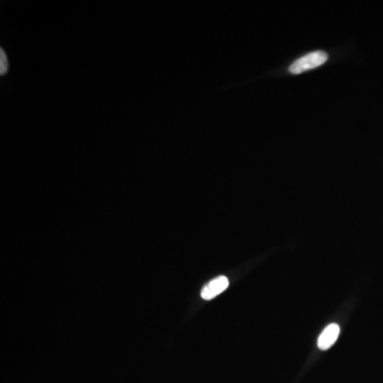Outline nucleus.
Masks as SVG:
<instances>
[{
	"instance_id": "nucleus-1",
	"label": "nucleus",
	"mask_w": 383,
	"mask_h": 383,
	"mask_svg": "<svg viewBox=\"0 0 383 383\" xmlns=\"http://www.w3.org/2000/svg\"><path fill=\"white\" fill-rule=\"evenodd\" d=\"M328 60V55L321 50L310 52L306 56L296 60L293 64L290 67L289 71L292 74H302L304 72L310 71V69H316V67L323 65Z\"/></svg>"
},
{
	"instance_id": "nucleus-2",
	"label": "nucleus",
	"mask_w": 383,
	"mask_h": 383,
	"mask_svg": "<svg viewBox=\"0 0 383 383\" xmlns=\"http://www.w3.org/2000/svg\"><path fill=\"white\" fill-rule=\"evenodd\" d=\"M229 287V280L227 277L219 276L217 278L213 279L212 281L206 285V287L202 289V297L205 300H211L213 298L217 297L219 294L223 293L224 291L228 289Z\"/></svg>"
},
{
	"instance_id": "nucleus-4",
	"label": "nucleus",
	"mask_w": 383,
	"mask_h": 383,
	"mask_svg": "<svg viewBox=\"0 0 383 383\" xmlns=\"http://www.w3.org/2000/svg\"><path fill=\"white\" fill-rule=\"evenodd\" d=\"M9 69V61H8L7 55L5 50H0V75H5Z\"/></svg>"
},
{
	"instance_id": "nucleus-3",
	"label": "nucleus",
	"mask_w": 383,
	"mask_h": 383,
	"mask_svg": "<svg viewBox=\"0 0 383 383\" xmlns=\"http://www.w3.org/2000/svg\"><path fill=\"white\" fill-rule=\"evenodd\" d=\"M338 334H340V326L338 324H330L319 336L317 346L321 350H327L336 342Z\"/></svg>"
}]
</instances>
